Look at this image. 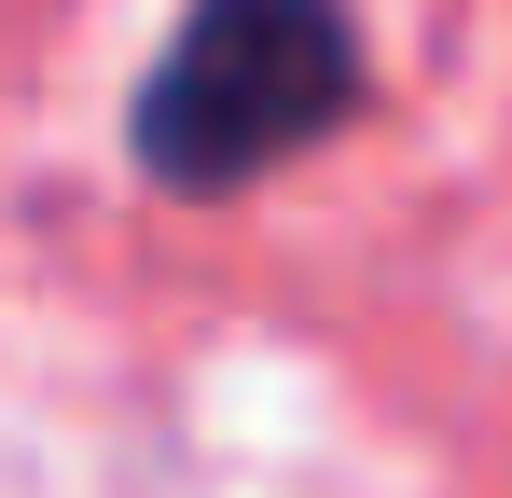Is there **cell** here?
Listing matches in <instances>:
<instances>
[{"instance_id":"6da1fadb","label":"cell","mask_w":512,"mask_h":498,"mask_svg":"<svg viewBox=\"0 0 512 498\" xmlns=\"http://www.w3.org/2000/svg\"><path fill=\"white\" fill-rule=\"evenodd\" d=\"M360 111V14L346 0H194L139 70V166L167 194H250Z\"/></svg>"}]
</instances>
